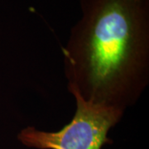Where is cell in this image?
Instances as JSON below:
<instances>
[{"instance_id": "6da1fadb", "label": "cell", "mask_w": 149, "mask_h": 149, "mask_svg": "<svg viewBox=\"0 0 149 149\" xmlns=\"http://www.w3.org/2000/svg\"><path fill=\"white\" fill-rule=\"evenodd\" d=\"M63 48L74 98L125 112L149 81V0H80Z\"/></svg>"}, {"instance_id": "7a4b0ae2", "label": "cell", "mask_w": 149, "mask_h": 149, "mask_svg": "<svg viewBox=\"0 0 149 149\" xmlns=\"http://www.w3.org/2000/svg\"><path fill=\"white\" fill-rule=\"evenodd\" d=\"M74 99V117L61 129L48 132L27 126L17 134L18 142L34 149H102L103 146L111 144L108 133L124 113Z\"/></svg>"}]
</instances>
